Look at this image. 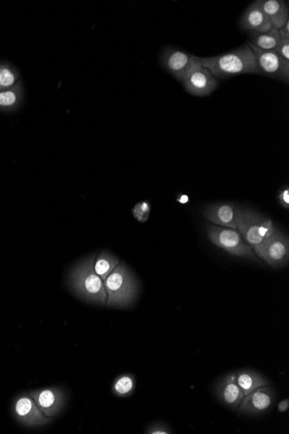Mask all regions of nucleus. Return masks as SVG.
<instances>
[{
  "label": "nucleus",
  "mask_w": 289,
  "mask_h": 434,
  "mask_svg": "<svg viewBox=\"0 0 289 434\" xmlns=\"http://www.w3.org/2000/svg\"><path fill=\"white\" fill-rule=\"evenodd\" d=\"M198 60L217 79H224L242 74H261L256 56L247 43L233 51Z\"/></svg>",
  "instance_id": "nucleus-1"
},
{
  "label": "nucleus",
  "mask_w": 289,
  "mask_h": 434,
  "mask_svg": "<svg viewBox=\"0 0 289 434\" xmlns=\"http://www.w3.org/2000/svg\"><path fill=\"white\" fill-rule=\"evenodd\" d=\"M95 258L96 256H91L78 263L70 272L69 283L80 299L96 305H105L108 296L104 282L94 269Z\"/></svg>",
  "instance_id": "nucleus-2"
},
{
  "label": "nucleus",
  "mask_w": 289,
  "mask_h": 434,
  "mask_svg": "<svg viewBox=\"0 0 289 434\" xmlns=\"http://www.w3.org/2000/svg\"><path fill=\"white\" fill-rule=\"evenodd\" d=\"M107 292L106 305L129 308L136 301L139 284L136 277L124 262H120L111 274L104 281Z\"/></svg>",
  "instance_id": "nucleus-3"
},
{
  "label": "nucleus",
  "mask_w": 289,
  "mask_h": 434,
  "mask_svg": "<svg viewBox=\"0 0 289 434\" xmlns=\"http://www.w3.org/2000/svg\"><path fill=\"white\" fill-rule=\"evenodd\" d=\"M275 225L270 219L251 209H240L237 219V230L245 242L255 249L263 243L275 232Z\"/></svg>",
  "instance_id": "nucleus-4"
},
{
  "label": "nucleus",
  "mask_w": 289,
  "mask_h": 434,
  "mask_svg": "<svg viewBox=\"0 0 289 434\" xmlns=\"http://www.w3.org/2000/svg\"><path fill=\"white\" fill-rule=\"evenodd\" d=\"M207 233L212 244L224 250L231 255L258 261L252 248L245 242L239 231L211 224L207 228Z\"/></svg>",
  "instance_id": "nucleus-5"
},
{
  "label": "nucleus",
  "mask_w": 289,
  "mask_h": 434,
  "mask_svg": "<svg viewBox=\"0 0 289 434\" xmlns=\"http://www.w3.org/2000/svg\"><path fill=\"white\" fill-rule=\"evenodd\" d=\"M259 258L270 266H286L289 261V240L287 236L275 229L272 235L255 248Z\"/></svg>",
  "instance_id": "nucleus-6"
},
{
  "label": "nucleus",
  "mask_w": 289,
  "mask_h": 434,
  "mask_svg": "<svg viewBox=\"0 0 289 434\" xmlns=\"http://www.w3.org/2000/svg\"><path fill=\"white\" fill-rule=\"evenodd\" d=\"M256 56V63L258 65L261 74L280 81H289V62L282 58L274 50H261L256 47L250 41L247 42Z\"/></svg>",
  "instance_id": "nucleus-7"
},
{
  "label": "nucleus",
  "mask_w": 289,
  "mask_h": 434,
  "mask_svg": "<svg viewBox=\"0 0 289 434\" xmlns=\"http://www.w3.org/2000/svg\"><path fill=\"white\" fill-rule=\"evenodd\" d=\"M181 82L187 92L196 96L210 95L219 85L218 79L199 61L187 72Z\"/></svg>",
  "instance_id": "nucleus-8"
},
{
  "label": "nucleus",
  "mask_w": 289,
  "mask_h": 434,
  "mask_svg": "<svg viewBox=\"0 0 289 434\" xmlns=\"http://www.w3.org/2000/svg\"><path fill=\"white\" fill-rule=\"evenodd\" d=\"M198 62V56L173 47L164 48L160 55L162 67L179 81Z\"/></svg>",
  "instance_id": "nucleus-9"
},
{
  "label": "nucleus",
  "mask_w": 289,
  "mask_h": 434,
  "mask_svg": "<svg viewBox=\"0 0 289 434\" xmlns=\"http://www.w3.org/2000/svg\"><path fill=\"white\" fill-rule=\"evenodd\" d=\"M240 209L235 203H215L205 208L203 215L212 224L237 230Z\"/></svg>",
  "instance_id": "nucleus-10"
},
{
  "label": "nucleus",
  "mask_w": 289,
  "mask_h": 434,
  "mask_svg": "<svg viewBox=\"0 0 289 434\" xmlns=\"http://www.w3.org/2000/svg\"><path fill=\"white\" fill-rule=\"evenodd\" d=\"M274 391L267 386L259 387L242 399L239 412L247 415H259L267 412L274 402Z\"/></svg>",
  "instance_id": "nucleus-11"
},
{
  "label": "nucleus",
  "mask_w": 289,
  "mask_h": 434,
  "mask_svg": "<svg viewBox=\"0 0 289 434\" xmlns=\"http://www.w3.org/2000/svg\"><path fill=\"white\" fill-rule=\"evenodd\" d=\"M238 26L242 31L250 34L265 33L273 28L270 18L257 1L251 4L241 15Z\"/></svg>",
  "instance_id": "nucleus-12"
},
{
  "label": "nucleus",
  "mask_w": 289,
  "mask_h": 434,
  "mask_svg": "<svg viewBox=\"0 0 289 434\" xmlns=\"http://www.w3.org/2000/svg\"><path fill=\"white\" fill-rule=\"evenodd\" d=\"M37 406L44 415L52 418L61 412L66 402V395L59 387H50L32 394Z\"/></svg>",
  "instance_id": "nucleus-13"
},
{
  "label": "nucleus",
  "mask_w": 289,
  "mask_h": 434,
  "mask_svg": "<svg viewBox=\"0 0 289 434\" xmlns=\"http://www.w3.org/2000/svg\"><path fill=\"white\" fill-rule=\"evenodd\" d=\"M217 398L223 405L236 410L238 408L244 394L236 381V373L229 374L217 384L216 388Z\"/></svg>",
  "instance_id": "nucleus-14"
},
{
  "label": "nucleus",
  "mask_w": 289,
  "mask_h": 434,
  "mask_svg": "<svg viewBox=\"0 0 289 434\" xmlns=\"http://www.w3.org/2000/svg\"><path fill=\"white\" fill-rule=\"evenodd\" d=\"M274 28L280 30L289 21L288 2L284 0H257Z\"/></svg>",
  "instance_id": "nucleus-15"
},
{
  "label": "nucleus",
  "mask_w": 289,
  "mask_h": 434,
  "mask_svg": "<svg viewBox=\"0 0 289 434\" xmlns=\"http://www.w3.org/2000/svg\"><path fill=\"white\" fill-rule=\"evenodd\" d=\"M15 410L20 418L26 420L29 424L41 426L50 423L51 419L44 415L38 406L29 397H21L17 401Z\"/></svg>",
  "instance_id": "nucleus-16"
},
{
  "label": "nucleus",
  "mask_w": 289,
  "mask_h": 434,
  "mask_svg": "<svg viewBox=\"0 0 289 434\" xmlns=\"http://www.w3.org/2000/svg\"><path fill=\"white\" fill-rule=\"evenodd\" d=\"M236 381L244 394V396L259 387L269 386L270 384V381L265 378L264 376L251 369H242L236 372Z\"/></svg>",
  "instance_id": "nucleus-17"
},
{
  "label": "nucleus",
  "mask_w": 289,
  "mask_h": 434,
  "mask_svg": "<svg viewBox=\"0 0 289 434\" xmlns=\"http://www.w3.org/2000/svg\"><path fill=\"white\" fill-rule=\"evenodd\" d=\"M25 97V89L19 81L14 87L0 90V111L13 112L22 106Z\"/></svg>",
  "instance_id": "nucleus-18"
},
{
  "label": "nucleus",
  "mask_w": 289,
  "mask_h": 434,
  "mask_svg": "<svg viewBox=\"0 0 289 434\" xmlns=\"http://www.w3.org/2000/svg\"><path fill=\"white\" fill-rule=\"evenodd\" d=\"M120 263L119 258L113 255L111 252L103 251L100 255L95 258L94 269L96 274L102 279L103 282L106 280L107 277L111 274V272L116 268Z\"/></svg>",
  "instance_id": "nucleus-19"
},
{
  "label": "nucleus",
  "mask_w": 289,
  "mask_h": 434,
  "mask_svg": "<svg viewBox=\"0 0 289 434\" xmlns=\"http://www.w3.org/2000/svg\"><path fill=\"white\" fill-rule=\"evenodd\" d=\"M281 40L279 30L274 27L265 33L250 34V42L256 47L266 51L275 50Z\"/></svg>",
  "instance_id": "nucleus-20"
},
{
  "label": "nucleus",
  "mask_w": 289,
  "mask_h": 434,
  "mask_svg": "<svg viewBox=\"0 0 289 434\" xmlns=\"http://www.w3.org/2000/svg\"><path fill=\"white\" fill-rule=\"evenodd\" d=\"M19 71L10 63L0 62V90L14 87L20 81Z\"/></svg>",
  "instance_id": "nucleus-21"
},
{
  "label": "nucleus",
  "mask_w": 289,
  "mask_h": 434,
  "mask_svg": "<svg viewBox=\"0 0 289 434\" xmlns=\"http://www.w3.org/2000/svg\"><path fill=\"white\" fill-rule=\"evenodd\" d=\"M136 387L135 377L133 375H122L115 379L112 390L114 395L120 398L130 396Z\"/></svg>",
  "instance_id": "nucleus-22"
},
{
  "label": "nucleus",
  "mask_w": 289,
  "mask_h": 434,
  "mask_svg": "<svg viewBox=\"0 0 289 434\" xmlns=\"http://www.w3.org/2000/svg\"><path fill=\"white\" fill-rule=\"evenodd\" d=\"M151 205L149 202L143 201L138 204L134 206L133 209V213L135 218L139 221L146 222L148 219V216L150 213Z\"/></svg>",
  "instance_id": "nucleus-23"
},
{
  "label": "nucleus",
  "mask_w": 289,
  "mask_h": 434,
  "mask_svg": "<svg viewBox=\"0 0 289 434\" xmlns=\"http://www.w3.org/2000/svg\"><path fill=\"white\" fill-rule=\"evenodd\" d=\"M274 51L289 62V39H281Z\"/></svg>",
  "instance_id": "nucleus-24"
},
{
  "label": "nucleus",
  "mask_w": 289,
  "mask_h": 434,
  "mask_svg": "<svg viewBox=\"0 0 289 434\" xmlns=\"http://www.w3.org/2000/svg\"><path fill=\"white\" fill-rule=\"evenodd\" d=\"M277 199H278L279 203L281 204V206L284 208H286V209H288L289 208V188L288 185H285L284 188H282V189H281V191L279 192L278 196H277Z\"/></svg>",
  "instance_id": "nucleus-25"
},
{
  "label": "nucleus",
  "mask_w": 289,
  "mask_h": 434,
  "mask_svg": "<svg viewBox=\"0 0 289 434\" xmlns=\"http://www.w3.org/2000/svg\"><path fill=\"white\" fill-rule=\"evenodd\" d=\"M146 433L149 434H169L172 433L171 430L166 425L161 423L153 424L148 428Z\"/></svg>",
  "instance_id": "nucleus-26"
},
{
  "label": "nucleus",
  "mask_w": 289,
  "mask_h": 434,
  "mask_svg": "<svg viewBox=\"0 0 289 434\" xmlns=\"http://www.w3.org/2000/svg\"><path fill=\"white\" fill-rule=\"evenodd\" d=\"M279 33L281 39H289V21L285 24V26L279 30Z\"/></svg>",
  "instance_id": "nucleus-27"
},
{
  "label": "nucleus",
  "mask_w": 289,
  "mask_h": 434,
  "mask_svg": "<svg viewBox=\"0 0 289 434\" xmlns=\"http://www.w3.org/2000/svg\"><path fill=\"white\" fill-rule=\"evenodd\" d=\"M289 407L288 399H285L283 401H281L278 405V411L280 412H286V410Z\"/></svg>",
  "instance_id": "nucleus-28"
},
{
  "label": "nucleus",
  "mask_w": 289,
  "mask_h": 434,
  "mask_svg": "<svg viewBox=\"0 0 289 434\" xmlns=\"http://www.w3.org/2000/svg\"><path fill=\"white\" fill-rule=\"evenodd\" d=\"M177 201L178 203H180V204H187L188 202L190 201V198L188 195H185V194H181V195H178V198H177Z\"/></svg>",
  "instance_id": "nucleus-29"
}]
</instances>
